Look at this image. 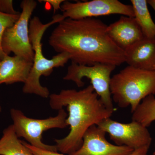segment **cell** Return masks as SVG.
Masks as SVG:
<instances>
[{
	"mask_svg": "<svg viewBox=\"0 0 155 155\" xmlns=\"http://www.w3.org/2000/svg\"><path fill=\"white\" fill-rule=\"evenodd\" d=\"M108 25L100 19L67 18L51 33L49 44L56 52L66 53L72 63L118 66L125 62V51L108 35Z\"/></svg>",
	"mask_w": 155,
	"mask_h": 155,
	"instance_id": "6da1fadb",
	"label": "cell"
},
{
	"mask_svg": "<svg viewBox=\"0 0 155 155\" xmlns=\"http://www.w3.org/2000/svg\"><path fill=\"white\" fill-rule=\"evenodd\" d=\"M98 97L91 84L81 90H63L50 95L53 110L67 107L69 112L66 122L70 132L64 138L55 140L58 151L68 155L75 153L82 146L84 135L91 126L110 118L114 112L108 110Z\"/></svg>",
	"mask_w": 155,
	"mask_h": 155,
	"instance_id": "7a4b0ae2",
	"label": "cell"
},
{
	"mask_svg": "<svg viewBox=\"0 0 155 155\" xmlns=\"http://www.w3.org/2000/svg\"><path fill=\"white\" fill-rule=\"evenodd\" d=\"M64 19L62 14H57L54 16L51 21L46 24H43L36 16L30 20L29 38L34 57L32 68L22 88L24 93L35 94L44 98L49 97L48 89L42 86L40 78L42 75L48 76L51 75L54 68L64 67L70 60V56L66 53H58L51 59H47L44 55L42 49L41 39L45 31L51 25Z\"/></svg>",
	"mask_w": 155,
	"mask_h": 155,
	"instance_id": "3957f363",
	"label": "cell"
},
{
	"mask_svg": "<svg viewBox=\"0 0 155 155\" xmlns=\"http://www.w3.org/2000/svg\"><path fill=\"white\" fill-rule=\"evenodd\" d=\"M112 98L120 107L130 106L133 113L142 101L155 95V71L128 66L111 78Z\"/></svg>",
	"mask_w": 155,
	"mask_h": 155,
	"instance_id": "277c9868",
	"label": "cell"
},
{
	"mask_svg": "<svg viewBox=\"0 0 155 155\" xmlns=\"http://www.w3.org/2000/svg\"><path fill=\"white\" fill-rule=\"evenodd\" d=\"M57 116L45 119L28 118L22 111L11 109V118L15 132L18 137H23L31 145L51 151L58 152L56 145L45 144L42 141L44 132L52 128L63 129L68 126L66 120L68 114L64 108L59 110Z\"/></svg>",
	"mask_w": 155,
	"mask_h": 155,
	"instance_id": "5b68a950",
	"label": "cell"
},
{
	"mask_svg": "<svg viewBox=\"0 0 155 155\" xmlns=\"http://www.w3.org/2000/svg\"><path fill=\"white\" fill-rule=\"evenodd\" d=\"M37 3L34 0H23L20 4L22 12L15 24L6 29L2 39L3 52L9 55L14 53L26 60L33 62L34 53L29 35V22Z\"/></svg>",
	"mask_w": 155,
	"mask_h": 155,
	"instance_id": "8992f818",
	"label": "cell"
},
{
	"mask_svg": "<svg viewBox=\"0 0 155 155\" xmlns=\"http://www.w3.org/2000/svg\"><path fill=\"white\" fill-rule=\"evenodd\" d=\"M116 67L110 64H99L87 66L72 62L63 79L73 81L80 87L84 84L82 79L84 78H88L95 92L106 107L114 112L113 99L110 91V81L111 73Z\"/></svg>",
	"mask_w": 155,
	"mask_h": 155,
	"instance_id": "52a82bcc",
	"label": "cell"
},
{
	"mask_svg": "<svg viewBox=\"0 0 155 155\" xmlns=\"http://www.w3.org/2000/svg\"><path fill=\"white\" fill-rule=\"evenodd\" d=\"M61 11L65 19H79L111 14L134 17L132 6L118 0H92L75 3L65 1L61 5Z\"/></svg>",
	"mask_w": 155,
	"mask_h": 155,
	"instance_id": "ba28073f",
	"label": "cell"
},
{
	"mask_svg": "<svg viewBox=\"0 0 155 155\" xmlns=\"http://www.w3.org/2000/svg\"><path fill=\"white\" fill-rule=\"evenodd\" d=\"M96 125L109 134L110 139L116 145L125 146L135 150L150 147L152 141L147 127L136 121L122 123L108 118Z\"/></svg>",
	"mask_w": 155,
	"mask_h": 155,
	"instance_id": "9c48e42d",
	"label": "cell"
},
{
	"mask_svg": "<svg viewBox=\"0 0 155 155\" xmlns=\"http://www.w3.org/2000/svg\"><path fill=\"white\" fill-rule=\"evenodd\" d=\"M106 133L96 125L91 126L84 135L80 148L70 155H130L134 150L125 146L111 144L106 139Z\"/></svg>",
	"mask_w": 155,
	"mask_h": 155,
	"instance_id": "30bf717a",
	"label": "cell"
},
{
	"mask_svg": "<svg viewBox=\"0 0 155 155\" xmlns=\"http://www.w3.org/2000/svg\"><path fill=\"white\" fill-rule=\"evenodd\" d=\"M107 32L111 39L124 51L144 38L133 17L121 16L118 21L108 25Z\"/></svg>",
	"mask_w": 155,
	"mask_h": 155,
	"instance_id": "8fae6325",
	"label": "cell"
},
{
	"mask_svg": "<svg viewBox=\"0 0 155 155\" xmlns=\"http://www.w3.org/2000/svg\"><path fill=\"white\" fill-rule=\"evenodd\" d=\"M125 62L128 66L155 71V39L144 38L125 51Z\"/></svg>",
	"mask_w": 155,
	"mask_h": 155,
	"instance_id": "7c38bea8",
	"label": "cell"
},
{
	"mask_svg": "<svg viewBox=\"0 0 155 155\" xmlns=\"http://www.w3.org/2000/svg\"><path fill=\"white\" fill-rule=\"evenodd\" d=\"M32 66L33 62L22 57L6 54L0 61V85L25 83Z\"/></svg>",
	"mask_w": 155,
	"mask_h": 155,
	"instance_id": "4fadbf2b",
	"label": "cell"
},
{
	"mask_svg": "<svg viewBox=\"0 0 155 155\" xmlns=\"http://www.w3.org/2000/svg\"><path fill=\"white\" fill-rule=\"evenodd\" d=\"M0 155H34L17 137L14 126L4 129L0 139Z\"/></svg>",
	"mask_w": 155,
	"mask_h": 155,
	"instance_id": "5bb4252c",
	"label": "cell"
},
{
	"mask_svg": "<svg viewBox=\"0 0 155 155\" xmlns=\"http://www.w3.org/2000/svg\"><path fill=\"white\" fill-rule=\"evenodd\" d=\"M134 18L140 27L144 38L155 39V24L147 7L146 0H131Z\"/></svg>",
	"mask_w": 155,
	"mask_h": 155,
	"instance_id": "9a60e30c",
	"label": "cell"
},
{
	"mask_svg": "<svg viewBox=\"0 0 155 155\" xmlns=\"http://www.w3.org/2000/svg\"><path fill=\"white\" fill-rule=\"evenodd\" d=\"M132 121H136L146 127L155 121V97L148 96L142 101L132 113Z\"/></svg>",
	"mask_w": 155,
	"mask_h": 155,
	"instance_id": "2e32d148",
	"label": "cell"
},
{
	"mask_svg": "<svg viewBox=\"0 0 155 155\" xmlns=\"http://www.w3.org/2000/svg\"><path fill=\"white\" fill-rule=\"evenodd\" d=\"M21 14V13H20ZM19 15H10L0 12V59L2 60L5 55L2 47V39L6 29L11 28L15 24L20 17Z\"/></svg>",
	"mask_w": 155,
	"mask_h": 155,
	"instance_id": "e0dca14e",
	"label": "cell"
},
{
	"mask_svg": "<svg viewBox=\"0 0 155 155\" xmlns=\"http://www.w3.org/2000/svg\"><path fill=\"white\" fill-rule=\"evenodd\" d=\"M0 12L10 15H19L21 13L14 10L12 0H0Z\"/></svg>",
	"mask_w": 155,
	"mask_h": 155,
	"instance_id": "ac0fdd59",
	"label": "cell"
},
{
	"mask_svg": "<svg viewBox=\"0 0 155 155\" xmlns=\"http://www.w3.org/2000/svg\"><path fill=\"white\" fill-rule=\"evenodd\" d=\"M22 142V143L34 155H67L63 153H59L58 152L51 151L41 149L32 146L25 141Z\"/></svg>",
	"mask_w": 155,
	"mask_h": 155,
	"instance_id": "d6986e66",
	"label": "cell"
},
{
	"mask_svg": "<svg viewBox=\"0 0 155 155\" xmlns=\"http://www.w3.org/2000/svg\"><path fill=\"white\" fill-rule=\"evenodd\" d=\"M65 0H42L38 1L41 2L49 3L50 5L52 6L54 9V13L58 10H61V6Z\"/></svg>",
	"mask_w": 155,
	"mask_h": 155,
	"instance_id": "ffe728a7",
	"label": "cell"
},
{
	"mask_svg": "<svg viewBox=\"0 0 155 155\" xmlns=\"http://www.w3.org/2000/svg\"><path fill=\"white\" fill-rule=\"evenodd\" d=\"M149 147H144L134 150L130 155H147Z\"/></svg>",
	"mask_w": 155,
	"mask_h": 155,
	"instance_id": "44dd1931",
	"label": "cell"
},
{
	"mask_svg": "<svg viewBox=\"0 0 155 155\" xmlns=\"http://www.w3.org/2000/svg\"><path fill=\"white\" fill-rule=\"evenodd\" d=\"M147 2V4L150 5L155 11V0H148Z\"/></svg>",
	"mask_w": 155,
	"mask_h": 155,
	"instance_id": "7402d4cb",
	"label": "cell"
},
{
	"mask_svg": "<svg viewBox=\"0 0 155 155\" xmlns=\"http://www.w3.org/2000/svg\"><path fill=\"white\" fill-rule=\"evenodd\" d=\"M0 61H1V59H0ZM2 112V107H1V106L0 105V113Z\"/></svg>",
	"mask_w": 155,
	"mask_h": 155,
	"instance_id": "603a6c76",
	"label": "cell"
},
{
	"mask_svg": "<svg viewBox=\"0 0 155 155\" xmlns=\"http://www.w3.org/2000/svg\"><path fill=\"white\" fill-rule=\"evenodd\" d=\"M153 155H155V150H154V152L153 153Z\"/></svg>",
	"mask_w": 155,
	"mask_h": 155,
	"instance_id": "cb8c5ba5",
	"label": "cell"
}]
</instances>
